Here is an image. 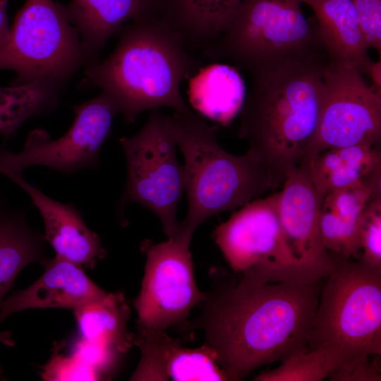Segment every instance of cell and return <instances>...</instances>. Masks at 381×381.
Returning a JSON list of instances; mask_svg holds the SVG:
<instances>
[{
	"label": "cell",
	"mask_w": 381,
	"mask_h": 381,
	"mask_svg": "<svg viewBox=\"0 0 381 381\" xmlns=\"http://www.w3.org/2000/svg\"><path fill=\"white\" fill-rule=\"evenodd\" d=\"M239 274L207 293L194 322L229 380H241L306 344L320 292L319 282H271Z\"/></svg>",
	"instance_id": "1"
},
{
	"label": "cell",
	"mask_w": 381,
	"mask_h": 381,
	"mask_svg": "<svg viewBox=\"0 0 381 381\" xmlns=\"http://www.w3.org/2000/svg\"><path fill=\"white\" fill-rule=\"evenodd\" d=\"M327 57L292 61L252 73L238 135L277 176L302 161L317 127Z\"/></svg>",
	"instance_id": "2"
},
{
	"label": "cell",
	"mask_w": 381,
	"mask_h": 381,
	"mask_svg": "<svg viewBox=\"0 0 381 381\" xmlns=\"http://www.w3.org/2000/svg\"><path fill=\"white\" fill-rule=\"evenodd\" d=\"M185 42L161 16L132 22L121 30L109 56L87 66L83 83L109 94L127 123L135 122L143 111L161 107L187 112L190 109L181 85L198 63Z\"/></svg>",
	"instance_id": "3"
},
{
	"label": "cell",
	"mask_w": 381,
	"mask_h": 381,
	"mask_svg": "<svg viewBox=\"0 0 381 381\" xmlns=\"http://www.w3.org/2000/svg\"><path fill=\"white\" fill-rule=\"evenodd\" d=\"M185 159L188 210L176 236L191 241L196 229L210 217L241 207L284 180L253 152L234 155L218 143L216 130L191 110L167 116Z\"/></svg>",
	"instance_id": "4"
},
{
	"label": "cell",
	"mask_w": 381,
	"mask_h": 381,
	"mask_svg": "<svg viewBox=\"0 0 381 381\" xmlns=\"http://www.w3.org/2000/svg\"><path fill=\"white\" fill-rule=\"evenodd\" d=\"M302 3L242 0L217 49L250 74L285 62L328 57L317 21L305 17Z\"/></svg>",
	"instance_id": "5"
},
{
	"label": "cell",
	"mask_w": 381,
	"mask_h": 381,
	"mask_svg": "<svg viewBox=\"0 0 381 381\" xmlns=\"http://www.w3.org/2000/svg\"><path fill=\"white\" fill-rule=\"evenodd\" d=\"M326 278L308 346L381 356V270L337 257Z\"/></svg>",
	"instance_id": "6"
},
{
	"label": "cell",
	"mask_w": 381,
	"mask_h": 381,
	"mask_svg": "<svg viewBox=\"0 0 381 381\" xmlns=\"http://www.w3.org/2000/svg\"><path fill=\"white\" fill-rule=\"evenodd\" d=\"M83 64L79 35L64 6L53 0H26L0 44V69L16 73L11 85L61 86Z\"/></svg>",
	"instance_id": "7"
},
{
	"label": "cell",
	"mask_w": 381,
	"mask_h": 381,
	"mask_svg": "<svg viewBox=\"0 0 381 381\" xmlns=\"http://www.w3.org/2000/svg\"><path fill=\"white\" fill-rule=\"evenodd\" d=\"M279 195L277 191L241 206L216 228L215 242L235 272L271 282H320L288 243L278 214Z\"/></svg>",
	"instance_id": "8"
},
{
	"label": "cell",
	"mask_w": 381,
	"mask_h": 381,
	"mask_svg": "<svg viewBox=\"0 0 381 381\" xmlns=\"http://www.w3.org/2000/svg\"><path fill=\"white\" fill-rule=\"evenodd\" d=\"M119 143L126 156L127 182L118 213L121 215L130 203H138L158 217L171 237L179 226L176 209L185 190V169L177 160L167 116L152 111L135 135L121 137Z\"/></svg>",
	"instance_id": "9"
},
{
	"label": "cell",
	"mask_w": 381,
	"mask_h": 381,
	"mask_svg": "<svg viewBox=\"0 0 381 381\" xmlns=\"http://www.w3.org/2000/svg\"><path fill=\"white\" fill-rule=\"evenodd\" d=\"M75 119L68 131L52 140L44 129L29 133L23 148L13 152L0 147V174H23L32 166H43L66 175L100 164V152L111 133L114 119L119 114L114 99L101 92L73 106Z\"/></svg>",
	"instance_id": "10"
},
{
	"label": "cell",
	"mask_w": 381,
	"mask_h": 381,
	"mask_svg": "<svg viewBox=\"0 0 381 381\" xmlns=\"http://www.w3.org/2000/svg\"><path fill=\"white\" fill-rule=\"evenodd\" d=\"M362 75L333 61L326 65L317 127L301 162L331 147L380 144L381 94Z\"/></svg>",
	"instance_id": "11"
},
{
	"label": "cell",
	"mask_w": 381,
	"mask_h": 381,
	"mask_svg": "<svg viewBox=\"0 0 381 381\" xmlns=\"http://www.w3.org/2000/svg\"><path fill=\"white\" fill-rule=\"evenodd\" d=\"M190 241L173 236L143 246L147 260L139 295L134 301L138 329H165L183 322L190 311L204 303L193 274Z\"/></svg>",
	"instance_id": "12"
},
{
	"label": "cell",
	"mask_w": 381,
	"mask_h": 381,
	"mask_svg": "<svg viewBox=\"0 0 381 381\" xmlns=\"http://www.w3.org/2000/svg\"><path fill=\"white\" fill-rule=\"evenodd\" d=\"M278 200L280 223L295 256L319 281L334 268L337 257L324 247L320 229L322 199L301 162L286 174Z\"/></svg>",
	"instance_id": "13"
},
{
	"label": "cell",
	"mask_w": 381,
	"mask_h": 381,
	"mask_svg": "<svg viewBox=\"0 0 381 381\" xmlns=\"http://www.w3.org/2000/svg\"><path fill=\"white\" fill-rule=\"evenodd\" d=\"M135 344L141 356L131 380H229L207 344L183 348L164 329H142L135 334Z\"/></svg>",
	"instance_id": "14"
},
{
	"label": "cell",
	"mask_w": 381,
	"mask_h": 381,
	"mask_svg": "<svg viewBox=\"0 0 381 381\" xmlns=\"http://www.w3.org/2000/svg\"><path fill=\"white\" fill-rule=\"evenodd\" d=\"M8 179L20 187L38 209L44 224V237L56 256L83 269H92L107 254L98 235L85 223L80 211L72 203H62L29 183L23 174Z\"/></svg>",
	"instance_id": "15"
},
{
	"label": "cell",
	"mask_w": 381,
	"mask_h": 381,
	"mask_svg": "<svg viewBox=\"0 0 381 381\" xmlns=\"http://www.w3.org/2000/svg\"><path fill=\"white\" fill-rule=\"evenodd\" d=\"M41 265L44 271L32 284L4 300L0 306V323L12 314L28 309L74 310L108 294L74 263L55 255L46 258Z\"/></svg>",
	"instance_id": "16"
},
{
	"label": "cell",
	"mask_w": 381,
	"mask_h": 381,
	"mask_svg": "<svg viewBox=\"0 0 381 381\" xmlns=\"http://www.w3.org/2000/svg\"><path fill=\"white\" fill-rule=\"evenodd\" d=\"M161 3L162 0H72L63 6L79 35L87 66L98 61L109 39L125 23L156 15Z\"/></svg>",
	"instance_id": "17"
},
{
	"label": "cell",
	"mask_w": 381,
	"mask_h": 381,
	"mask_svg": "<svg viewBox=\"0 0 381 381\" xmlns=\"http://www.w3.org/2000/svg\"><path fill=\"white\" fill-rule=\"evenodd\" d=\"M314 12L320 37L331 61L367 74L369 57L358 18L351 0H302Z\"/></svg>",
	"instance_id": "18"
},
{
	"label": "cell",
	"mask_w": 381,
	"mask_h": 381,
	"mask_svg": "<svg viewBox=\"0 0 381 381\" xmlns=\"http://www.w3.org/2000/svg\"><path fill=\"white\" fill-rule=\"evenodd\" d=\"M46 242L28 222L26 212L0 195V306L20 272L47 258Z\"/></svg>",
	"instance_id": "19"
},
{
	"label": "cell",
	"mask_w": 381,
	"mask_h": 381,
	"mask_svg": "<svg viewBox=\"0 0 381 381\" xmlns=\"http://www.w3.org/2000/svg\"><path fill=\"white\" fill-rule=\"evenodd\" d=\"M306 163L322 199L329 193L381 173L380 144H358L325 150Z\"/></svg>",
	"instance_id": "20"
},
{
	"label": "cell",
	"mask_w": 381,
	"mask_h": 381,
	"mask_svg": "<svg viewBox=\"0 0 381 381\" xmlns=\"http://www.w3.org/2000/svg\"><path fill=\"white\" fill-rule=\"evenodd\" d=\"M246 86L236 67L213 64L190 78L188 97L191 106L222 126L230 124L241 112Z\"/></svg>",
	"instance_id": "21"
},
{
	"label": "cell",
	"mask_w": 381,
	"mask_h": 381,
	"mask_svg": "<svg viewBox=\"0 0 381 381\" xmlns=\"http://www.w3.org/2000/svg\"><path fill=\"white\" fill-rule=\"evenodd\" d=\"M242 0H162L160 16L185 40L205 42L218 37Z\"/></svg>",
	"instance_id": "22"
},
{
	"label": "cell",
	"mask_w": 381,
	"mask_h": 381,
	"mask_svg": "<svg viewBox=\"0 0 381 381\" xmlns=\"http://www.w3.org/2000/svg\"><path fill=\"white\" fill-rule=\"evenodd\" d=\"M73 310L81 337L120 353L135 344V334L127 327L130 308L122 293H108Z\"/></svg>",
	"instance_id": "23"
},
{
	"label": "cell",
	"mask_w": 381,
	"mask_h": 381,
	"mask_svg": "<svg viewBox=\"0 0 381 381\" xmlns=\"http://www.w3.org/2000/svg\"><path fill=\"white\" fill-rule=\"evenodd\" d=\"M61 87L49 83L0 87V135L4 140L11 139L30 118L53 110Z\"/></svg>",
	"instance_id": "24"
},
{
	"label": "cell",
	"mask_w": 381,
	"mask_h": 381,
	"mask_svg": "<svg viewBox=\"0 0 381 381\" xmlns=\"http://www.w3.org/2000/svg\"><path fill=\"white\" fill-rule=\"evenodd\" d=\"M341 358L330 348H311L306 344L282 361L277 368L258 374L254 380L322 381L328 378Z\"/></svg>",
	"instance_id": "25"
},
{
	"label": "cell",
	"mask_w": 381,
	"mask_h": 381,
	"mask_svg": "<svg viewBox=\"0 0 381 381\" xmlns=\"http://www.w3.org/2000/svg\"><path fill=\"white\" fill-rule=\"evenodd\" d=\"M360 261L381 270V195L375 197L364 209L359 223Z\"/></svg>",
	"instance_id": "26"
},
{
	"label": "cell",
	"mask_w": 381,
	"mask_h": 381,
	"mask_svg": "<svg viewBox=\"0 0 381 381\" xmlns=\"http://www.w3.org/2000/svg\"><path fill=\"white\" fill-rule=\"evenodd\" d=\"M380 356L356 353L344 357L327 379L331 381H380Z\"/></svg>",
	"instance_id": "27"
},
{
	"label": "cell",
	"mask_w": 381,
	"mask_h": 381,
	"mask_svg": "<svg viewBox=\"0 0 381 381\" xmlns=\"http://www.w3.org/2000/svg\"><path fill=\"white\" fill-rule=\"evenodd\" d=\"M42 377L45 380H97V372L74 354L69 356L55 349L51 359L44 366Z\"/></svg>",
	"instance_id": "28"
},
{
	"label": "cell",
	"mask_w": 381,
	"mask_h": 381,
	"mask_svg": "<svg viewBox=\"0 0 381 381\" xmlns=\"http://www.w3.org/2000/svg\"><path fill=\"white\" fill-rule=\"evenodd\" d=\"M119 351L80 337L73 346L72 353L95 369L102 378L114 367Z\"/></svg>",
	"instance_id": "29"
},
{
	"label": "cell",
	"mask_w": 381,
	"mask_h": 381,
	"mask_svg": "<svg viewBox=\"0 0 381 381\" xmlns=\"http://www.w3.org/2000/svg\"><path fill=\"white\" fill-rule=\"evenodd\" d=\"M368 47L381 51V0H351Z\"/></svg>",
	"instance_id": "30"
},
{
	"label": "cell",
	"mask_w": 381,
	"mask_h": 381,
	"mask_svg": "<svg viewBox=\"0 0 381 381\" xmlns=\"http://www.w3.org/2000/svg\"><path fill=\"white\" fill-rule=\"evenodd\" d=\"M367 75L370 78L373 82L372 88L381 94V64L380 60L377 62H373L370 65Z\"/></svg>",
	"instance_id": "31"
},
{
	"label": "cell",
	"mask_w": 381,
	"mask_h": 381,
	"mask_svg": "<svg viewBox=\"0 0 381 381\" xmlns=\"http://www.w3.org/2000/svg\"><path fill=\"white\" fill-rule=\"evenodd\" d=\"M0 344L7 346H14L16 345V342L13 339L12 334L10 331H0ZM4 373L3 368L0 365V380H5L4 378L6 377L4 376Z\"/></svg>",
	"instance_id": "32"
},
{
	"label": "cell",
	"mask_w": 381,
	"mask_h": 381,
	"mask_svg": "<svg viewBox=\"0 0 381 381\" xmlns=\"http://www.w3.org/2000/svg\"><path fill=\"white\" fill-rule=\"evenodd\" d=\"M8 2V0H0V5L1 4H4V3H7Z\"/></svg>",
	"instance_id": "33"
}]
</instances>
